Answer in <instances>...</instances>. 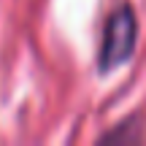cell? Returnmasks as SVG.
<instances>
[{
  "label": "cell",
  "instance_id": "1",
  "mask_svg": "<svg viewBox=\"0 0 146 146\" xmlns=\"http://www.w3.org/2000/svg\"><path fill=\"white\" fill-rule=\"evenodd\" d=\"M135 35H138V22L130 5H122L108 16L103 30V46H100L98 65L100 70H111L122 65L135 49Z\"/></svg>",
  "mask_w": 146,
  "mask_h": 146
}]
</instances>
